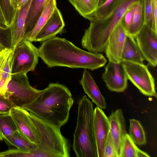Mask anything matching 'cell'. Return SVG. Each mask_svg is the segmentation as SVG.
Wrapping results in <instances>:
<instances>
[{
  "label": "cell",
  "instance_id": "cell-1",
  "mask_svg": "<svg viewBox=\"0 0 157 157\" xmlns=\"http://www.w3.org/2000/svg\"><path fill=\"white\" fill-rule=\"evenodd\" d=\"M38 49L39 57L50 68L94 70L104 66L107 62L101 53L85 51L65 38L56 36L42 42Z\"/></svg>",
  "mask_w": 157,
  "mask_h": 157
},
{
  "label": "cell",
  "instance_id": "cell-2",
  "mask_svg": "<svg viewBox=\"0 0 157 157\" xmlns=\"http://www.w3.org/2000/svg\"><path fill=\"white\" fill-rule=\"evenodd\" d=\"M73 103L71 93L67 87L59 83H50L23 108L60 129L68 120Z\"/></svg>",
  "mask_w": 157,
  "mask_h": 157
},
{
  "label": "cell",
  "instance_id": "cell-3",
  "mask_svg": "<svg viewBox=\"0 0 157 157\" xmlns=\"http://www.w3.org/2000/svg\"><path fill=\"white\" fill-rule=\"evenodd\" d=\"M139 0H117L111 12L104 17L90 21L81 39L82 46L89 52H104L109 38L126 11Z\"/></svg>",
  "mask_w": 157,
  "mask_h": 157
},
{
  "label": "cell",
  "instance_id": "cell-4",
  "mask_svg": "<svg viewBox=\"0 0 157 157\" xmlns=\"http://www.w3.org/2000/svg\"><path fill=\"white\" fill-rule=\"evenodd\" d=\"M29 115L39 142L38 148L30 152V157H69L71 144L60 129L31 113Z\"/></svg>",
  "mask_w": 157,
  "mask_h": 157
},
{
  "label": "cell",
  "instance_id": "cell-5",
  "mask_svg": "<svg viewBox=\"0 0 157 157\" xmlns=\"http://www.w3.org/2000/svg\"><path fill=\"white\" fill-rule=\"evenodd\" d=\"M92 102L86 95L79 101L73 148L77 157H98Z\"/></svg>",
  "mask_w": 157,
  "mask_h": 157
},
{
  "label": "cell",
  "instance_id": "cell-6",
  "mask_svg": "<svg viewBox=\"0 0 157 157\" xmlns=\"http://www.w3.org/2000/svg\"><path fill=\"white\" fill-rule=\"evenodd\" d=\"M41 91L31 85L27 74L19 73L12 74L4 95L15 107L23 108L32 102Z\"/></svg>",
  "mask_w": 157,
  "mask_h": 157
},
{
  "label": "cell",
  "instance_id": "cell-7",
  "mask_svg": "<svg viewBox=\"0 0 157 157\" xmlns=\"http://www.w3.org/2000/svg\"><path fill=\"white\" fill-rule=\"evenodd\" d=\"M39 49L25 38L13 48L12 74H27L34 71L38 63Z\"/></svg>",
  "mask_w": 157,
  "mask_h": 157
},
{
  "label": "cell",
  "instance_id": "cell-8",
  "mask_svg": "<svg viewBox=\"0 0 157 157\" xmlns=\"http://www.w3.org/2000/svg\"><path fill=\"white\" fill-rule=\"evenodd\" d=\"M128 78L143 94L157 98L154 79L147 66L128 61L121 62Z\"/></svg>",
  "mask_w": 157,
  "mask_h": 157
},
{
  "label": "cell",
  "instance_id": "cell-9",
  "mask_svg": "<svg viewBox=\"0 0 157 157\" xmlns=\"http://www.w3.org/2000/svg\"><path fill=\"white\" fill-rule=\"evenodd\" d=\"M144 59L151 66L157 64V32L145 24L134 37Z\"/></svg>",
  "mask_w": 157,
  "mask_h": 157
},
{
  "label": "cell",
  "instance_id": "cell-10",
  "mask_svg": "<svg viewBox=\"0 0 157 157\" xmlns=\"http://www.w3.org/2000/svg\"><path fill=\"white\" fill-rule=\"evenodd\" d=\"M102 79L111 91L123 92L127 88L128 78L121 62L117 63L109 61L105 67Z\"/></svg>",
  "mask_w": 157,
  "mask_h": 157
},
{
  "label": "cell",
  "instance_id": "cell-11",
  "mask_svg": "<svg viewBox=\"0 0 157 157\" xmlns=\"http://www.w3.org/2000/svg\"><path fill=\"white\" fill-rule=\"evenodd\" d=\"M94 129L98 157H104L105 144L110 131L108 117L98 107L94 111Z\"/></svg>",
  "mask_w": 157,
  "mask_h": 157
},
{
  "label": "cell",
  "instance_id": "cell-12",
  "mask_svg": "<svg viewBox=\"0 0 157 157\" xmlns=\"http://www.w3.org/2000/svg\"><path fill=\"white\" fill-rule=\"evenodd\" d=\"M127 35L126 31L120 23L111 34L104 52L109 62L117 63L121 62Z\"/></svg>",
  "mask_w": 157,
  "mask_h": 157
},
{
  "label": "cell",
  "instance_id": "cell-13",
  "mask_svg": "<svg viewBox=\"0 0 157 157\" xmlns=\"http://www.w3.org/2000/svg\"><path fill=\"white\" fill-rule=\"evenodd\" d=\"M110 124V132L114 141L117 157H120L123 142L127 131L124 117L121 109L112 112L108 117Z\"/></svg>",
  "mask_w": 157,
  "mask_h": 157
},
{
  "label": "cell",
  "instance_id": "cell-14",
  "mask_svg": "<svg viewBox=\"0 0 157 157\" xmlns=\"http://www.w3.org/2000/svg\"><path fill=\"white\" fill-rule=\"evenodd\" d=\"M29 113V112L24 108L18 107H13L10 113L17 131L31 141L38 145V141Z\"/></svg>",
  "mask_w": 157,
  "mask_h": 157
},
{
  "label": "cell",
  "instance_id": "cell-15",
  "mask_svg": "<svg viewBox=\"0 0 157 157\" xmlns=\"http://www.w3.org/2000/svg\"><path fill=\"white\" fill-rule=\"evenodd\" d=\"M65 25L62 14L57 8L36 35L34 41L43 42L55 37L62 32Z\"/></svg>",
  "mask_w": 157,
  "mask_h": 157
},
{
  "label": "cell",
  "instance_id": "cell-16",
  "mask_svg": "<svg viewBox=\"0 0 157 157\" xmlns=\"http://www.w3.org/2000/svg\"><path fill=\"white\" fill-rule=\"evenodd\" d=\"M32 0H29L20 9L17 10L10 26L13 48L22 39L25 33L26 20Z\"/></svg>",
  "mask_w": 157,
  "mask_h": 157
},
{
  "label": "cell",
  "instance_id": "cell-17",
  "mask_svg": "<svg viewBox=\"0 0 157 157\" xmlns=\"http://www.w3.org/2000/svg\"><path fill=\"white\" fill-rule=\"evenodd\" d=\"M13 48H6L0 52V94L4 95L12 75Z\"/></svg>",
  "mask_w": 157,
  "mask_h": 157
},
{
  "label": "cell",
  "instance_id": "cell-18",
  "mask_svg": "<svg viewBox=\"0 0 157 157\" xmlns=\"http://www.w3.org/2000/svg\"><path fill=\"white\" fill-rule=\"evenodd\" d=\"M80 83L84 92L97 107L105 109L106 104L104 98L90 73L86 69L83 73Z\"/></svg>",
  "mask_w": 157,
  "mask_h": 157
},
{
  "label": "cell",
  "instance_id": "cell-19",
  "mask_svg": "<svg viewBox=\"0 0 157 157\" xmlns=\"http://www.w3.org/2000/svg\"><path fill=\"white\" fill-rule=\"evenodd\" d=\"M57 8L56 0H47L43 10L32 29L25 35L24 38L34 41L35 38Z\"/></svg>",
  "mask_w": 157,
  "mask_h": 157
},
{
  "label": "cell",
  "instance_id": "cell-20",
  "mask_svg": "<svg viewBox=\"0 0 157 157\" xmlns=\"http://www.w3.org/2000/svg\"><path fill=\"white\" fill-rule=\"evenodd\" d=\"M132 8V21L127 34L135 37L145 24L144 0H139L136 2L133 5Z\"/></svg>",
  "mask_w": 157,
  "mask_h": 157
},
{
  "label": "cell",
  "instance_id": "cell-21",
  "mask_svg": "<svg viewBox=\"0 0 157 157\" xmlns=\"http://www.w3.org/2000/svg\"><path fill=\"white\" fill-rule=\"evenodd\" d=\"M122 61L143 64L144 60L134 37L127 35L122 55Z\"/></svg>",
  "mask_w": 157,
  "mask_h": 157
},
{
  "label": "cell",
  "instance_id": "cell-22",
  "mask_svg": "<svg viewBox=\"0 0 157 157\" xmlns=\"http://www.w3.org/2000/svg\"><path fill=\"white\" fill-rule=\"evenodd\" d=\"M6 142L24 152L32 151L36 150L38 148L37 144L31 141L17 130Z\"/></svg>",
  "mask_w": 157,
  "mask_h": 157
},
{
  "label": "cell",
  "instance_id": "cell-23",
  "mask_svg": "<svg viewBox=\"0 0 157 157\" xmlns=\"http://www.w3.org/2000/svg\"><path fill=\"white\" fill-rule=\"evenodd\" d=\"M47 1L32 0L26 19L25 35L30 32L33 28L43 10Z\"/></svg>",
  "mask_w": 157,
  "mask_h": 157
},
{
  "label": "cell",
  "instance_id": "cell-24",
  "mask_svg": "<svg viewBox=\"0 0 157 157\" xmlns=\"http://www.w3.org/2000/svg\"><path fill=\"white\" fill-rule=\"evenodd\" d=\"M17 130L10 113L0 114V140L6 142Z\"/></svg>",
  "mask_w": 157,
  "mask_h": 157
},
{
  "label": "cell",
  "instance_id": "cell-25",
  "mask_svg": "<svg viewBox=\"0 0 157 157\" xmlns=\"http://www.w3.org/2000/svg\"><path fill=\"white\" fill-rule=\"evenodd\" d=\"M129 135L135 144H146L147 141L144 128L139 121L135 119L129 120Z\"/></svg>",
  "mask_w": 157,
  "mask_h": 157
},
{
  "label": "cell",
  "instance_id": "cell-26",
  "mask_svg": "<svg viewBox=\"0 0 157 157\" xmlns=\"http://www.w3.org/2000/svg\"><path fill=\"white\" fill-rule=\"evenodd\" d=\"M82 16L88 20L98 7L93 0H68Z\"/></svg>",
  "mask_w": 157,
  "mask_h": 157
},
{
  "label": "cell",
  "instance_id": "cell-27",
  "mask_svg": "<svg viewBox=\"0 0 157 157\" xmlns=\"http://www.w3.org/2000/svg\"><path fill=\"white\" fill-rule=\"evenodd\" d=\"M117 0H104L90 17V21L102 18L109 14L114 8Z\"/></svg>",
  "mask_w": 157,
  "mask_h": 157
},
{
  "label": "cell",
  "instance_id": "cell-28",
  "mask_svg": "<svg viewBox=\"0 0 157 157\" xmlns=\"http://www.w3.org/2000/svg\"><path fill=\"white\" fill-rule=\"evenodd\" d=\"M6 48H13L11 29L0 22V51Z\"/></svg>",
  "mask_w": 157,
  "mask_h": 157
},
{
  "label": "cell",
  "instance_id": "cell-29",
  "mask_svg": "<svg viewBox=\"0 0 157 157\" xmlns=\"http://www.w3.org/2000/svg\"><path fill=\"white\" fill-rule=\"evenodd\" d=\"M139 149L127 133L122 143L120 157H137Z\"/></svg>",
  "mask_w": 157,
  "mask_h": 157
},
{
  "label": "cell",
  "instance_id": "cell-30",
  "mask_svg": "<svg viewBox=\"0 0 157 157\" xmlns=\"http://www.w3.org/2000/svg\"><path fill=\"white\" fill-rule=\"evenodd\" d=\"M0 6L6 25L10 26L17 10L14 7L13 0H0Z\"/></svg>",
  "mask_w": 157,
  "mask_h": 157
},
{
  "label": "cell",
  "instance_id": "cell-31",
  "mask_svg": "<svg viewBox=\"0 0 157 157\" xmlns=\"http://www.w3.org/2000/svg\"><path fill=\"white\" fill-rule=\"evenodd\" d=\"M144 11L145 24L157 32L155 30L154 27L152 0H144Z\"/></svg>",
  "mask_w": 157,
  "mask_h": 157
},
{
  "label": "cell",
  "instance_id": "cell-32",
  "mask_svg": "<svg viewBox=\"0 0 157 157\" xmlns=\"http://www.w3.org/2000/svg\"><path fill=\"white\" fill-rule=\"evenodd\" d=\"M104 157H117L115 144L110 131L105 146Z\"/></svg>",
  "mask_w": 157,
  "mask_h": 157
},
{
  "label": "cell",
  "instance_id": "cell-33",
  "mask_svg": "<svg viewBox=\"0 0 157 157\" xmlns=\"http://www.w3.org/2000/svg\"><path fill=\"white\" fill-rule=\"evenodd\" d=\"M14 107L8 98L0 94V114L10 113L11 109Z\"/></svg>",
  "mask_w": 157,
  "mask_h": 157
},
{
  "label": "cell",
  "instance_id": "cell-34",
  "mask_svg": "<svg viewBox=\"0 0 157 157\" xmlns=\"http://www.w3.org/2000/svg\"><path fill=\"white\" fill-rule=\"evenodd\" d=\"M132 5L126 11L122 17L120 22V24L126 33L128 31L132 21L133 14Z\"/></svg>",
  "mask_w": 157,
  "mask_h": 157
},
{
  "label": "cell",
  "instance_id": "cell-35",
  "mask_svg": "<svg viewBox=\"0 0 157 157\" xmlns=\"http://www.w3.org/2000/svg\"><path fill=\"white\" fill-rule=\"evenodd\" d=\"M152 7L154 27L157 32V0H152Z\"/></svg>",
  "mask_w": 157,
  "mask_h": 157
},
{
  "label": "cell",
  "instance_id": "cell-36",
  "mask_svg": "<svg viewBox=\"0 0 157 157\" xmlns=\"http://www.w3.org/2000/svg\"><path fill=\"white\" fill-rule=\"evenodd\" d=\"M29 0H13V5L16 10L21 8Z\"/></svg>",
  "mask_w": 157,
  "mask_h": 157
},
{
  "label": "cell",
  "instance_id": "cell-37",
  "mask_svg": "<svg viewBox=\"0 0 157 157\" xmlns=\"http://www.w3.org/2000/svg\"><path fill=\"white\" fill-rule=\"evenodd\" d=\"M0 22L6 24V21L0 6Z\"/></svg>",
  "mask_w": 157,
  "mask_h": 157
},
{
  "label": "cell",
  "instance_id": "cell-38",
  "mask_svg": "<svg viewBox=\"0 0 157 157\" xmlns=\"http://www.w3.org/2000/svg\"><path fill=\"white\" fill-rule=\"evenodd\" d=\"M104 0H93L98 8Z\"/></svg>",
  "mask_w": 157,
  "mask_h": 157
},
{
  "label": "cell",
  "instance_id": "cell-39",
  "mask_svg": "<svg viewBox=\"0 0 157 157\" xmlns=\"http://www.w3.org/2000/svg\"><path fill=\"white\" fill-rule=\"evenodd\" d=\"M0 52H1V51H0Z\"/></svg>",
  "mask_w": 157,
  "mask_h": 157
}]
</instances>
